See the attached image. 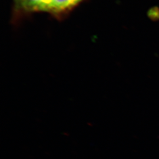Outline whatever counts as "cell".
<instances>
[{
	"instance_id": "cell-1",
	"label": "cell",
	"mask_w": 159,
	"mask_h": 159,
	"mask_svg": "<svg viewBox=\"0 0 159 159\" xmlns=\"http://www.w3.org/2000/svg\"><path fill=\"white\" fill-rule=\"evenodd\" d=\"M20 7L29 12H51L52 0H16Z\"/></svg>"
},
{
	"instance_id": "cell-2",
	"label": "cell",
	"mask_w": 159,
	"mask_h": 159,
	"mask_svg": "<svg viewBox=\"0 0 159 159\" xmlns=\"http://www.w3.org/2000/svg\"><path fill=\"white\" fill-rule=\"evenodd\" d=\"M82 0H52L51 11L58 12L77 5Z\"/></svg>"
}]
</instances>
